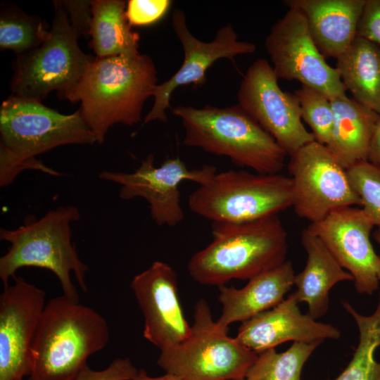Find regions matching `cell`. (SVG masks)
Returning a JSON list of instances; mask_svg holds the SVG:
<instances>
[{
  "label": "cell",
  "instance_id": "9",
  "mask_svg": "<svg viewBox=\"0 0 380 380\" xmlns=\"http://www.w3.org/2000/svg\"><path fill=\"white\" fill-rule=\"evenodd\" d=\"M49 34L38 47L17 56L11 81L12 95L41 102L51 91L61 99L75 88L94 60L80 49L62 1H54Z\"/></svg>",
  "mask_w": 380,
  "mask_h": 380
},
{
  "label": "cell",
  "instance_id": "31",
  "mask_svg": "<svg viewBox=\"0 0 380 380\" xmlns=\"http://www.w3.org/2000/svg\"><path fill=\"white\" fill-rule=\"evenodd\" d=\"M139 370L130 359L118 357L102 370L85 365L74 380H127L135 376Z\"/></svg>",
  "mask_w": 380,
  "mask_h": 380
},
{
  "label": "cell",
  "instance_id": "23",
  "mask_svg": "<svg viewBox=\"0 0 380 380\" xmlns=\"http://www.w3.org/2000/svg\"><path fill=\"white\" fill-rule=\"evenodd\" d=\"M335 68L353 99L380 115V46L357 37Z\"/></svg>",
  "mask_w": 380,
  "mask_h": 380
},
{
  "label": "cell",
  "instance_id": "19",
  "mask_svg": "<svg viewBox=\"0 0 380 380\" xmlns=\"http://www.w3.org/2000/svg\"><path fill=\"white\" fill-rule=\"evenodd\" d=\"M289 8L305 18L310 35L322 56L338 58L357 37L365 0H287Z\"/></svg>",
  "mask_w": 380,
  "mask_h": 380
},
{
  "label": "cell",
  "instance_id": "27",
  "mask_svg": "<svg viewBox=\"0 0 380 380\" xmlns=\"http://www.w3.org/2000/svg\"><path fill=\"white\" fill-rule=\"evenodd\" d=\"M46 23L37 15H29L20 9L4 10L0 18V48L10 49L17 56L40 46L49 32Z\"/></svg>",
  "mask_w": 380,
  "mask_h": 380
},
{
  "label": "cell",
  "instance_id": "1",
  "mask_svg": "<svg viewBox=\"0 0 380 380\" xmlns=\"http://www.w3.org/2000/svg\"><path fill=\"white\" fill-rule=\"evenodd\" d=\"M157 80L148 55L96 57L66 99L81 101V115L101 144L114 125L132 126L141 121L144 104L153 96Z\"/></svg>",
  "mask_w": 380,
  "mask_h": 380
},
{
  "label": "cell",
  "instance_id": "17",
  "mask_svg": "<svg viewBox=\"0 0 380 380\" xmlns=\"http://www.w3.org/2000/svg\"><path fill=\"white\" fill-rule=\"evenodd\" d=\"M130 288L144 317L143 336L160 351L185 339L191 331L179 297L177 277L163 261L135 275Z\"/></svg>",
  "mask_w": 380,
  "mask_h": 380
},
{
  "label": "cell",
  "instance_id": "3",
  "mask_svg": "<svg viewBox=\"0 0 380 380\" xmlns=\"http://www.w3.org/2000/svg\"><path fill=\"white\" fill-rule=\"evenodd\" d=\"M212 241L187 263L191 277L208 286L248 280L286 260L288 234L278 215L254 221L212 222Z\"/></svg>",
  "mask_w": 380,
  "mask_h": 380
},
{
  "label": "cell",
  "instance_id": "8",
  "mask_svg": "<svg viewBox=\"0 0 380 380\" xmlns=\"http://www.w3.org/2000/svg\"><path fill=\"white\" fill-rule=\"evenodd\" d=\"M227 330L200 299L189 336L160 351L157 363L165 373L183 380H244L258 353L228 336Z\"/></svg>",
  "mask_w": 380,
  "mask_h": 380
},
{
  "label": "cell",
  "instance_id": "20",
  "mask_svg": "<svg viewBox=\"0 0 380 380\" xmlns=\"http://www.w3.org/2000/svg\"><path fill=\"white\" fill-rule=\"evenodd\" d=\"M295 274L293 263L286 260L248 279L240 289L218 286L222 309L217 323L228 329L233 323H242L276 306L294 285Z\"/></svg>",
  "mask_w": 380,
  "mask_h": 380
},
{
  "label": "cell",
  "instance_id": "38",
  "mask_svg": "<svg viewBox=\"0 0 380 380\" xmlns=\"http://www.w3.org/2000/svg\"><path fill=\"white\" fill-rule=\"evenodd\" d=\"M244 380H247V379H244Z\"/></svg>",
  "mask_w": 380,
  "mask_h": 380
},
{
  "label": "cell",
  "instance_id": "35",
  "mask_svg": "<svg viewBox=\"0 0 380 380\" xmlns=\"http://www.w3.org/2000/svg\"><path fill=\"white\" fill-rule=\"evenodd\" d=\"M127 380H183L179 377H177L172 374L165 373L163 375L158 376H149L145 369H141L139 370L138 374L134 376L133 378H131Z\"/></svg>",
  "mask_w": 380,
  "mask_h": 380
},
{
  "label": "cell",
  "instance_id": "2",
  "mask_svg": "<svg viewBox=\"0 0 380 380\" xmlns=\"http://www.w3.org/2000/svg\"><path fill=\"white\" fill-rule=\"evenodd\" d=\"M96 142L80 110L64 115L39 101L11 95L0 108V186L11 185L26 170L59 176L36 157L63 145Z\"/></svg>",
  "mask_w": 380,
  "mask_h": 380
},
{
  "label": "cell",
  "instance_id": "15",
  "mask_svg": "<svg viewBox=\"0 0 380 380\" xmlns=\"http://www.w3.org/2000/svg\"><path fill=\"white\" fill-rule=\"evenodd\" d=\"M0 295V380L30 375V349L45 303V292L20 277Z\"/></svg>",
  "mask_w": 380,
  "mask_h": 380
},
{
  "label": "cell",
  "instance_id": "24",
  "mask_svg": "<svg viewBox=\"0 0 380 380\" xmlns=\"http://www.w3.org/2000/svg\"><path fill=\"white\" fill-rule=\"evenodd\" d=\"M127 4L120 0L91 1L89 34L96 58L139 53V34L132 31L127 16Z\"/></svg>",
  "mask_w": 380,
  "mask_h": 380
},
{
  "label": "cell",
  "instance_id": "12",
  "mask_svg": "<svg viewBox=\"0 0 380 380\" xmlns=\"http://www.w3.org/2000/svg\"><path fill=\"white\" fill-rule=\"evenodd\" d=\"M265 45L278 79L296 80L330 100L346 94L337 70L318 50L305 18L298 10L289 8L272 27Z\"/></svg>",
  "mask_w": 380,
  "mask_h": 380
},
{
  "label": "cell",
  "instance_id": "10",
  "mask_svg": "<svg viewBox=\"0 0 380 380\" xmlns=\"http://www.w3.org/2000/svg\"><path fill=\"white\" fill-rule=\"evenodd\" d=\"M288 170L293 184V205L300 217L317 222L333 210L361 206L347 170L328 147L315 140L290 155Z\"/></svg>",
  "mask_w": 380,
  "mask_h": 380
},
{
  "label": "cell",
  "instance_id": "36",
  "mask_svg": "<svg viewBox=\"0 0 380 380\" xmlns=\"http://www.w3.org/2000/svg\"><path fill=\"white\" fill-rule=\"evenodd\" d=\"M19 380H24V379H19ZM27 380H32L30 377Z\"/></svg>",
  "mask_w": 380,
  "mask_h": 380
},
{
  "label": "cell",
  "instance_id": "6",
  "mask_svg": "<svg viewBox=\"0 0 380 380\" xmlns=\"http://www.w3.org/2000/svg\"><path fill=\"white\" fill-rule=\"evenodd\" d=\"M171 111L184 126V145L227 156L236 165L259 174H278L283 169L286 153L238 104L201 108L179 106Z\"/></svg>",
  "mask_w": 380,
  "mask_h": 380
},
{
  "label": "cell",
  "instance_id": "28",
  "mask_svg": "<svg viewBox=\"0 0 380 380\" xmlns=\"http://www.w3.org/2000/svg\"><path fill=\"white\" fill-rule=\"evenodd\" d=\"M294 94L299 103L301 118L310 127L315 140L327 145L334 122L330 99L318 90L303 85Z\"/></svg>",
  "mask_w": 380,
  "mask_h": 380
},
{
  "label": "cell",
  "instance_id": "29",
  "mask_svg": "<svg viewBox=\"0 0 380 380\" xmlns=\"http://www.w3.org/2000/svg\"><path fill=\"white\" fill-rule=\"evenodd\" d=\"M347 172L362 208L374 224L380 227V167L367 160L350 167Z\"/></svg>",
  "mask_w": 380,
  "mask_h": 380
},
{
  "label": "cell",
  "instance_id": "25",
  "mask_svg": "<svg viewBox=\"0 0 380 380\" xmlns=\"http://www.w3.org/2000/svg\"><path fill=\"white\" fill-rule=\"evenodd\" d=\"M342 305L357 324L359 341L351 360L334 380H380V363L374 358L380 346V293L370 315L359 313L348 301H343Z\"/></svg>",
  "mask_w": 380,
  "mask_h": 380
},
{
  "label": "cell",
  "instance_id": "5",
  "mask_svg": "<svg viewBox=\"0 0 380 380\" xmlns=\"http://www.w3.org/2000/svg\"><path fill=\"white\" fill-rule=\"evenodd\" d=\"M80 218L74 205L60 206L39 219L27 218L18 228L0 229V239L10 243L0 258V279L4 287L18 270L35 267L49 270L58 278L64 296L79 301V294L72 281V273L84 293L88 266L83 262L72 241L71 224Z\"/></svg>",
  "mask_w": 380,
  "mask_h": 380
},
{
  "label": "cell",
  "instance_id": "14",
  "mask_svg": "<svg viewBox=\"0 0 380 380\" xmlns=\"http://www.w3.org/2000/svg\"><path fill=\"white\" fill-rule=\"evenodd\" d=\"M374 226L362 208L345 206L308 227L352 275L360 294L372 295L379 286L380 255L370 241Z\"/></svg>",
  "mask_w": 380,
  "mask_h": 380
},
{
  "label": "cell",
  "instance_id": "16",
  "mask_svg": "<svg viewBox=\"0 0 380 380\" xmlns=\"http://www.w3.org/2000/svg\"><path fill=\"white\" fill-rule=\"evenodd\" d=\"M172 23L183 48L184 61L168 80L155 87L152 96L154 98L153 106L146 115L144 123L156 120L167 122L165 110L170 108V100L175 89L190 84L201 86L206 80L207 70L216 61L225 58L234 62L235 56L251 54L256 50L253 43L238 40L231 24L220 28L215 39L205 42L198 39L190 32L185 14L182 10L174 11Z\"/></svg>",
  "mask_w": 380,
  "mask_h": 380
},
{
  "label": "cell",
  "instance_id": "7",
  "mask_svg": "<svg viewBox=\"0 0 380 380\" xmlns=\"http://www.w3.org/2000/svg\"><path fill=\"white\" fill-rule=\"evenodd\" d=\"M188 205L194 213L212 222L254 221L293 205L292 180L279 173L216 172L191 193Z\"/></svg>",
  "mask_w": 380,
  "mask_h": 380
},
{
  "label": "cell",
  "instance_id": "32",
  "mask_svg": "<svg viewBox=\"0 0 380 380\" xmlns=\"http://www.w3.org/2000/svg\"><path fill=\"white\" fill-rule=\"evenodd\" d=\"M357 37L380 46V0H365L358 22Z\"/></svg>",
  "mask_w": 380,
  "mask_h": 380
},
{
  "label": "cell",
  "instance_id": "37",
  "mask_svg": "<svg viewBox=\"0 0 380 380\" xmlns=\"http://www.w3.org/2000/svg\"><path fill=\"white\" fill-rule=\"evenodd\" d=\"M379 280H380V276H379Z\"/></svg>",
  "mask_w": 380,
  "mask_h": 380
},
{
  "label": "cell",
  "instance_id": "30",
  "mask_svg": "<svg viewBox=\"0 0 380 380\" xmlns=\"http://www.w3.org/2000/svg\"><path fill=\"white\" fill-rule=\"evenodd\" d=\"M170 5L169 0H129L126 16L130 26L147 25L162 18Z\"/></svg>",
  "mask_w": 380,
  "mask_h": 380
},
{
  "label": "cell",
  "instance_id": "34",
  "mask_svg": "<svg viewBox=\"0 0 380 380\" xmlns=\"http://www.w3.org/2000/svg\"><path fill=\"white\" fill-rule=\"evenodd\" d=\"M367 160L380 167V119L376 125L372 138Z\"/></svg>",
  "mask_w": 380,
  "mask_h": 380
},
{
  "label": "cell",
  "instance_id": "22",
  "mask_svg": "<svg viewBox=\"0 0 380 380\" xmlns=\"http://www.w3.org/2000/svg\"><path fill=\"white\" fill-rule=\"evenodd\" d=\"M334 122L326 145L346 170L367 161L372 138L380 115L346 94L330 100Z\"/></svg>",
  "mask_w": 380,
  "mask_h": 380
},
{
  "label": "cell",
  "instance_id": "21",
  "mask_svg": "<svg viewBox=\"0 0 380 380\" xmlns=\"http://www.w3.org/2000/svg\"><path fill=\"white\" fill-rule=\"evenodd\" d=\"M301 243L307 261L304 269L295 274L296 290L293 293L299 303L307 304L308 314L317 319L328 312L330 290L339 282L353 281V277L308 228L302 232Z\"/></svg>",
  "mask_w": 380,
  "mask_h": 380
},
{
  "label": "cell",
  "instance_id": "33",
  "mask_svg": "<svg viewBox=\"0 0 380 380\" xmlns=\"http://www.w3.org/2000/svg\"><path fill=\"white\" fill-rule=\"evenodd\" d=\"M69 21L79 37L89 33L91 20V1H62Z\"/></svg>",
  "mask_w": 380,
  "mask_h": 380
},
{
  "label": "cell",
  "instance_id": "4",
  "mask_svg": "<svg viewBox=\"0 0 380 380\" xmlns=\"http://www.w3.org/2000/svg\"><path fill=\"white\" fill-rule=\"evenodd\" d=\"M110 339L108 323L93 308L64 295L46 303L30 349L32 380H74L88 358Z\"/></svg>",
  "mask_w": 380,
  "mask_h": 380
},
{
  "label": "cell",
  "instance_id": "26",
  "mask_svg": "<svg viewBox=\"0 0 380 380\" xmlns=\"http://www.w3.org/2000/svg\"><path fill=\"white\" fill-rule=\"evenodd\" d=\"M322 341L293 342L286 350L275 348L258 353L247 380H300L303 367Z\"/></svg>",
  "mask_w": 380,
  "mask_h": 380
},
{
  "label": "cell",
  "instance_id": "11",
  "mask_svg": "<svg viewBox=\"0 0 380 380\" xmlns=\"http://www.w3.org/2000/svg\"><path fill=\"white\" fill-rule=\"evenodd\" d=\"M216 172V167L210 165L189 169L179 157L155 166L154 156L149 154L132 172L105 170L99 173V177L120 186L121 199H145L151 219L157 225L175 227L184 219L179 185L184 181L205 184Z\"/></svg>",
  "mask_w": 380,
  "mask_h": 380
},
{
  "label": "cell",
  "instance_id": "18",
  "mask_svg": "<svg viewBox=\"0 0 380 380\" xmlns=\"http://www.w3.org/2000/svg\"><path fill=\"white\" fill-rule=\"evenodd\" d=\"M298 303L291 293L276 306L242 322L235 338L256 353L286 341L324 342L340 338L338 328L303 314Z\"/></svg>",
  "mask_w": 380,
  "mask_h": 380
},
{
  "label": "cell",
  "instance_id": "13",
  "mask_svg": "<svg viewBox=\"0 0 380 380\" xmlns=\"http://www.w3.org/2000/svg\"><path fill=\"white\" fill-rule=\"evenodd\" d=\"M277 80L267 61L257 59L240 84L238 105L290 156L315 138L303 125L296 96L283 91Z\"/></svg>",
  "mask_w": 380,
  "mask_h": 380
}]
</instances>
